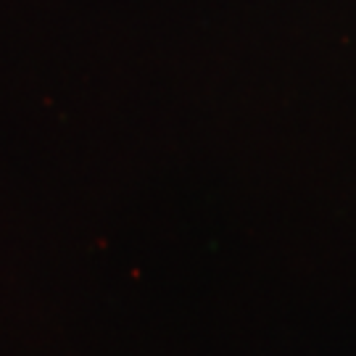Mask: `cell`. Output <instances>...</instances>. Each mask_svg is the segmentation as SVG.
Listing matches in <instances>:
<instances>
[]
</instances>
